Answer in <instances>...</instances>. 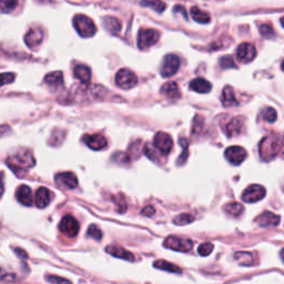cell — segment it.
I'll use <instances>...</instances> for the list:
<instances>
[{
  "instance_id": "cell-40",
  "label": "cell",
  "mask_w": 284,
  "mask_h": 284,
  "mask_svg": "<svg viewBox=\"0 0 284 284\" xmlns=\"http://www.w3.org/2000/svg\"><path fill=\"white\" fill-rule=\"evenodd\" d=\"M220 65H221L222 68H231V67H235V65L233 63V59L232 57L230 56H225L223 57L221 60H220Z\"/></svg>"
},
{
  "instance_id": "cell-1",
  "label": "cell",
  "mask_w": 284,
  "mask_h": 284,
  "mask_svg": "<svg viewBox=\"0 0 284 284\" xmlns=\"http://www.w3.org/2000/svg\"><path fill=\"white\" fill-rule=\"evenodd\" d=\"M282 138L276 135V133H272V135L266 136L262 139V141L260 142L259 151L261 159L264 161L273 160L275 156L280 153L282 150Z\"/></svg>"
},
{
  "instance_id": "cell-24",
  "label": "cell",
  "mask_w": 284,
  "mask_h": 284,
  "mask_svg": "<svg viewBox=\"0 0 284 284\" xmlns=\"http://www.w3.org/2000/svg\"><path fill=\"white\" fill-rule=\"evenodd\" d=\"M45 83L47 84L50 88L57 89L63 85V74L61 71H55L48 73L45 77Z\"/></svg>"
},
{
  "instance_id": "cell-20",
  "label": "cell",
  "mask_w": 284,
  "mask_h": 284,
  "mask_svg": "<svg viewBox=\"0 0 284 284\" xmlns=\"http://www.w3.org/2000/svg\"><path fill=\"white\" fill-rule=\"evenodd\" d=\"M190 89L198 94H208L212 89L211 84L204 78H195L190 83Z\"/></svg>"
},
{
  "instance_id": "cell-25",
  "label": "cell",
  "mask_w": 284,
  "mask_h": 284,
  "mask_svg": "<svg viewBox=\"0 0 284 284\" xmlns=\"http://www.w3.org/2000/svg\"><path fill=\"white\" fill-rule=\"evenodd\" d=\"M73 74L78 80L84 84H89L90 78H91V70L89 67L85 65H78L73 70Z\"/></svg>"
},
{
  "instance_id": "cell-35",
  "label": "cell",
  "mask_w": 284,
  "mask_h": 284,
  "mask_svg": "<svg viewBox=\"0 0 284 284\" xmlns=\"http://www.w3.org/2000/svg\"><path fill=\"white\" fill-rule=\"evenodd\" d=\"M87 234H88L90 237H92V239L97 240V241H100L101 237H102V232L100 231V229L97 227L96 224H91L90 225Z\"/></svg>"
},
{
  "instance_id": "cell-19",
  "label": "cell",
  "mask_w": 284,
  "mask_h": 284,
  "mask_svg": "<svg viewBox=\"0 0 284 284\" xmlns=\"http://www.w3.org/2000/svg\"><path fill=\"white\" fill-rule=\"evenodd\" d=\"M280 220V216H276L272 212H263L257 218V222L261 227H273V225L279 224Z\"/></svg>"
},
{
  "instance_id": "cell-3",
  "label": "cell",
  "mask_w": 284,
  "mask_h": 284,
  "mask_svg": "<svg viewBox=\"0 0 284 284\" xmlns=\"http://www.w3.org/2000/svg\"><path fill=\"white\" fill-rule=\"evenodd\" d=\"M73 26L81 37H92L97 31L95 22L85 15H77L73 18Z\"/></svg>"
},
{
  "instance_id": "cell-12",
  "label": "cell",
  "mask_w": 284,
  "mask_h": 284,
  "mask_svg": "<svg viewBox=\"0 0 284 284\" xmlns=\"http://www.w3.org/2000/svg\"><path fill=\"white\" fill-rule=\"evenodd\" d=\"M154 147L161 153H169L173 148L172 138L166 132H158L154 137Z\"/></svg>"
},
{
  "instance_id": "cell-26",
  "label": "cell",
  "mask_w": 284,
  "mask_h": 284,
  "mask_svg": "<svg viewBox=\"0 0 284 284\" xmlns=\"http://www.w3.org/2000/svg\"><path fill=\"white\" fill-rule=\"evenodd\" d=\"M103 27L111 33H118L121 30L120 21L114 17H104L103 18Z\"/></svg>"
},
{
  "instance_id": "cell-42",
  "label": "cell",
  "mask_w": 284,
  "mask_h": 284,
  "mask_svg": "<svg viewBox=\"0 0 284 284\" xmlns=\"http://www.w3.org/2000/svg\"><path fill=\"white\" fill-rule=\"evenodd\" d=\"M47 280H48L49 282H52V283H57V282H69V281L66 280V279H62V277H57V276H49Z\"/></svg>"
},
{
  "instance_id": "cell-14",
  "label": "cell",
  "mask_w": 284,
  "mask_h": 284,
  "mask_svg": "<svg viewBox=\"0 0 284 284\" xmlns=\"http://www.w3.org/2000/svg\"><path fill=\"white\" fill-rule=\"evenodd\" d=\"M85 143L92 150H102L107 147V139L102 135H88L84 137Z\"/></svg>"
},
{
  "instance_id": "cell-33",
  "label": "cell",
  "mask_w": 284,
  "mask_h": 284,
  "mask_svg": "<svg viewBox=\"0 0 284 284\" xmlns=\"http://www.w3.org/2000/svg\"><path fill=\"white\" fill-rule=\"evenodd\" d=\"M17 6H18V0H0V9L6 14L11 13Z\"/></svg>"
},
{
  "instance_id": "cell-17",
  "label": "cell",
  "mask_w": 284,
  "mask_h": 284,
  "mask_svg": "<svg viewBox=\"0 0 284 284\" xmlns=\"http://www.w3.org/2000/svg\"><path fill=\"white\" fill-rule=\"evenodd\" d=\"M245 128V119L240 117H235L229 121V124L225 127V133L228 137L239 136Z\"/></svg>"
},
{
  "instance_id": "cell-39",
  "label": "cell",
  "mask_w": 284,
  "mask_h": 284,
  "mask_svg": "<svg viewBox=\"0 0 284 284\" xmlns=\"http://www.w3.org/2000/svg\"><path fill=\"white\" fill-rule=\"evenodd\" d=\"M204 127V119L201 117H195L193 120V127H192V133L195 135V133H198L200 131V129Z\"/></svg>"
},
{
  "instance_id": "cell-22",
  "label": "cell",
  "mask_w": 284,
  "mask_h": 284,
  "mask_svg": "<svg viewBox=\"0 0 284 284\" xmlns=\"http://www.w3.org/2000/svg\"><path fill=\"white\" fill-rule=\"evenodd\" d=\"M106 251L111 254L113 257H117L120 259H125L127 261H135V256L129 251H127L126 249L118 247V246H109L106 248Z\"/></svg>"
},
{
  "instance_id": "cell-45",
  "label": "cell",
  "mask_w": 284,
  "mask_h": 284,
  "mask_svg": "<svg viewBox=\"0 0 284 284\" xmlns=\"http://www.w3.org/2000/svg\"><path fill=\"white\" fill-rule=\"evenodd\" d=\"M16 253H17V254H19L20 257H24V259H26V258H27V254H26L24 251H22V252H19L18 250H16Z\"/></svg>"
},
{
  "instance_id": "cell-9",
  "label": "cell",
  "mask_w": 284,
  "mask_h": 284,
  "mask_svg": "<svg viewBox=\"0 0 284 284\" xmlns=\"http://www.w3.org/2000/svg\"><path fill=\"white\" fill-rule=\"evenodd\" d=\"M224 155L230 164H232L233 166H239L246 160L248 153L245 148L239 146H233L225 150Z\"/></svg>"
},
{
  "instance_id": "cell-29",
  "label": "cell",
  "mask_w": 284,
  "mask_h": 284,
  "mask_svg": "<svg viewBox=\"0 0 284 284\" xmlns=\"http://www.w3.org/2000/svg\"><path fill=\"white\" fill-rule=\"evenodd\" d=\"M234 259L241 265H245V266H251V265L256 263V262H254L253 256L249 252H236L234 254Z\"/></svg>"
},
{
  "instance_id": "cell-15",
  "label": "cell",
  "mask_w": 284,
  "mask_h": 284,
  "mask_svg": "<svg viewBox=\"0 0 284 284\" xmlns=\"http://www.w3.org/2000/svg\"><path fill=\"white\" fill-rule=\"evenodd\" d=\"M44 32L39 28H32L25 36V43L29 48H36L43 43Z\"/></svg>"
},
{
  "instance_id": "cell-18",
  "label": "cell",
  "mask_w": 284,
  "mask_h": 284,
  "mask_svg": "<svg viewBox=\"0 0 284 284\" xmlns=\"http://www.w3.org/2000/svg\"><path fill=\"white\" fill-rule=\"evenodd\" d=\"M17 200H18L20 204L24 206L30 207L33 204V196H32V191L31 189L28 187V185H20V187L17 189L16 192Z\"/></svg>"
},
{
  "instance_id": "cell-27",
  "label": "cell",
  "mask_w": 284,
  "mask_h": 284,
  "mask_svg": "<svg viewBox=\"0 0 284 284\" xmlns=\"http://www.w3.org/2000/svg\"><path fill=\"white\" fill-rule=\"evenodd\" d=\"M191 16L199 24H208V22H210V16L198 7L191 8Z\"/></svg>"
},
{
  "instance_id": "cell-38",
  "label": "cell",
  "mask_w": 284,
  "mask_h": 284,
  "mask_svg": "<svg viewBox=\"0 0 284 284\" xmlns=\"http://www.w3.org/2000/svg\"><path fill=\"white\" fill-rule=\"evenodd\" d=\"M15 79V74L11 72L7 73H0V86L11 84Z\"/></svg>"
},
{
  "instance_id": "cell-5",
  "label": "cell",
  "mask_w": 284,
  "mask_h": 284,
  "mask_svg": "<svg viewBox=\"0 0 284 284\" xmlns=\"http://www.w3.org/2000/svg\"><path fill=\"white\" fill-rule=\"evenodd\" d=\"M160 33L154 29H141L138 34V46L140 49H148L158 43Z\"/></svg>"
},
{
  "instance_id": "cell-4",
  "label": "cell",
  "mask_w": 284,
  "mask_h": 284,
  "mask_svg": "<svg viewBox=\"0 0 284 284\" xmlns=\"http://www.w3.org/2000/svg\"><path fill=\"white\" fill-rule=\"evenodd\" d=\"M180 68V59L176 55H167L160 68V73L162 77L169 78L176 74Z\"/></svg>"
},
{
  "instance_id": "cell-16",
  "label": "cell",
  "mask_w": 284,
  "mask_h": 284,
  "mask_svg": "<svg viewBox=\"0 0 284 284\" xmlns=\"http://www.w3.org/2000/svg\"><path fill=\"white\" fill-rule=\"evenodd\" d=\"M52 198H54V194H52V192L49 189L45 188V187H40L37 190L36 196H34V202H36L38 208L43 209L50 204Z\"/></svg>"
},
{
  "instance_id": "cell-13",
  "label": "cell",
  "mask_w": 284,
  "mask_h": 284,
  "mask_svg": "<svg viewBox=\"0 0 284 284\" xmlns=\"http://www.w3.org/2000/svg\"><path fill=\"white\" fill-rule=\"evenodd\" d=\"M56 182L60 187L67 189H74L78 185V179L72 172H61L56 176Z\"/></svg>"
},
{
  "instance_id": "cell-41",
  "label": "cell",
  "mask_w": 284,
  "mask_h": 284,
  "mask_svg": "<svg viewBox=\"0 0 284 284\" xmlns=\"http://www.w3.org/2000/svg\"><path fill=\"white\" fill-rule=\"evenodd\" d=\"M154 213H155V209L151 206H148L142 210V214H144L146 217H151Z\"/></svg>"
},
{
  "instance_id": "cell-31",
  "label": "cell",
  "mask_w": 284,
  "mask_h": 284,
  "mask_svg": "<svg viewBox=\"0 0 284 284\" xmlns=\"http://www.w3.org/2000/svg\"><path fill=\"white\" fill-rule=\"evenodd\" d=\"M225 211L232 217H239L243 212V206L237 204V202H231L225 206Z\"/></svg>"
},
{
  "instance_id": "cell-30",
  "label": "cell",
  "mask_w": 284,
  "mask_h": 284,
  "mask_svg": "<svg viewBox=\"0 0 284 284\" xmlns=\"http://www.w3.org/2000/svg\"><path fill=\"white\" fill-rule=\"evenodd\" d=\"M141 6L152 8L156 13H162L166 9V4L161 2V0H142Z\"/></svg>"
},
{
  "instance_id": "cell-44",
  "label": "cell",
  "mask_w": 284,
  "mask_h": 284,
  "mask_svg": "<svg viewBox=\"0 0 284 284\" xmlns=\"http://www.w3.org/2000/svg\"><path fill=\"white\" fill-rule=\"evenodd\" d=\"M6 132H9V127H7V126H0V137L5 136Z\"/></svg>"
},
{
  "instance_id": "cell-8",
  "label": "cell",
  "mask_w": 284,
  "mask_h": 284,
  "mask_svg": "<svg viewBox=\"0 0 284 284\" xmlns=\"http://www.w3.org/2000/svg\"><path fill=\"white\" fill-rule=\"evenodd\" d=\"M265 193L266 191L262 185L252 184L243 191L242 200L245 202H248V204H254V202L262 200L265 196Z\"/></svg>"
},
{
  "instance_id": "cell-10",
  "label": "cell",
  "mask_w": 284,
  "mask_h": 284,
  "mask_svg": "<svg viewBox=\"0 0 284 284\" xmlns=\"http://www.w3.org/2000/svg\"><path fill=\"white\" fill-rule=\"evenodd\" d=\"M79 229L80 227L78 221L71 216H66L61 220V222L59 224V230L61 232L70 237L76 236L79 232Z\"/></svg>"
},
{
  "instance_id": "cell-34",
  "label": "cell",
  "mask_w": 284,
  "mask_h": 284,
  "mask_svg": "<svg viewBox=\"0 0 284 284\" xmlns=\"http://www.w3.org/2000/svg\"><path fill=\"white\" fill-rule=\"evenodd\" d=\"M194 221V217L189 213H182L180 216L175 218V223L178 225H185Z\"/></svg>"
},
{
  "instance_id": "cell-36",
  "label": "cell",
  "mask_w": 284,
  "mask_h": 284,
  "mask_svg": "<svg viewBox=\"0 0 284 284\" xmlns=\"http://www.w3.org/2000/svg\"><path fill=\"white\" fill-rule=\"evenodd\" d=\"M199 254L200 256H204V257H207L210 254L212 251H213V246L211 245V243H209V242H206V243H202V245L199 247Z\"/></svg>"
},
{
  "instance_id": "cell-6",
  "label": "cell",
  "mask_w": 284,
  "mask_h": 284,
  "mask_svg": "<svg viewBox=\"0 0 284 284\" xmlns=\"http://www.w3.org/2000/svg\"><path fill=\"white\" fill-rule=\"evenodd\" d=\"M115 84L121 89L129 90L138 84V78L129 69H121L115 74Z\"/></svg>"
},
{
  "instance_id": "cell-28",
  "label": "cell",
  "mask_w": 284,
  "mask_h": 284,
  "mask_svg": "<svg viewBox=\"0 0 284 284\" xmlns=\"http://www.w3.org/2000/svg\"><path fill=\"white\" fill-rule=\"evenodd\" d=\"M153 265H154V268H156V269L169 271V272H172V273H181L180 268H178L177 265L172 264L170 262H167V261H165V260L155 261Z\"/></svg>"
},
{
  "instance_id": "cell-43",
  "label": "cell",
  "mask_w": 284,
  "mask_h": 284,
  "mask_svg": "<svg viewBox=\"0 0 284 284\" xmlns=\"http://www.w3.org/2000/svg\"><path fill=\"white\" fill-rule=\"evenodd\" d=\"M5 191V185H4V175L3 172H0V198H2V195Z\"/></svg>"
},
{
  "instance_id": "cell-37",
  "label": "cell",
  "mask_w": 284,
  "mask_h": 284,
  "mask_svg": "<svg viewBox=\"0 0 284 284\" xmlns=\"http://www.w3.org/2000/svg\"><path fill=\"white\" fill-rule=\"evenodd\" d=\"M260 32L262 34L263 37L265 38H272L274 37V31L273 28H272L270 25H262L260 27Z\"/></svg>"
},
{
  "instance_id": "cell-7",
  "label": "cell",
  "mask_w": 284,
  "mask_h": 284,
  "mask_svg": "<svg viewBox=\"0 0 284 284\" xmlns=\"http://www.w3.org/2000/svg\"><path fill=\"white\" fill-rule=\"evenodd\" d=\"M165 247L169 248L171 250L179 251V252H188L193 247V243L189 239H182L175 235L168 236L165 241Z\"/></svg>"
},
{
  "instance_id": "cell-11",
  "label": "cell",
  "mask_w": 284,
  "mask_h": 284,
  "mask_svg": "<svg viewBox=\"0 0 284 284\" xmlns=\"http://www.w3.org/2000/svg\"><path fill=\"white\" fill-rule=\"evenodd\" d=\"M236 57L243 63L251 62L257 57V49L251 44L243 43L236 49Z\"/></svg>"
},
{
  "instance_id": "cell-2",
  "label": "cell",
  "mask_w": 284,
  "mask_h": 284,
  "mask_svg": "<svg viewBox=\"0 0 284 284\" xmlns=\"http://www.w3.org/2000/svg\"><path fill=\"white\" fill-rule=\"evenodd\" d=\"M7 165L11 168V170H27L34 166V158L29 150H20L14 154H11L7 159Z\"/></svg>"
},
{
  "instance_id": "cell-23",
  "label": "cell",
  "mask_w": 284,
  "mask_h": 284,
  "mask_svg": "<svg viewBox=\"0 0 284 284\" xmlns=\"http://www.w3.org/2000/svg\"><path fill=\"white\" fill-rule=\"evenodd\" d=\"M221 101H222V104L224 107H234V106H236L237 103H239L236 100V97H235L234 90H233L232 87L227 86L223 89Z\"/></svg>"
},
{
  "instance_id": "cell-32",
  "label": "cell",
  "mask_w": 284,
  "mask_h": 284,
  "mask_svg": "<svg viewBox=\"0 0 284 284\" xmlns=\"http://www.w3.org/2000/svg\"><path fill=\"white\" fill-rule=\"evenodd\" d=\"M261 118H262L266 123H274L276 120V111L273 108H265L262 110V112H261Z\"/></svg>"
},
{
  "instance_id": "cell-21",
  "label": "cell",
  "mask_w": 284,
  "mask_h": 284,
  "mask_svg": "<svg viewBox=\"0 0 284 284\" xmlns=\"http://www.w3.org/2000/svg\"><path fill=\"white\" fill-rule=\"evenodd\" d=\"M161 92L162 95H165L167 98H170V99H179L181 97L179 86L173 81H169V83H166L162 86Z\"/></svg>"
}]
</instances>
